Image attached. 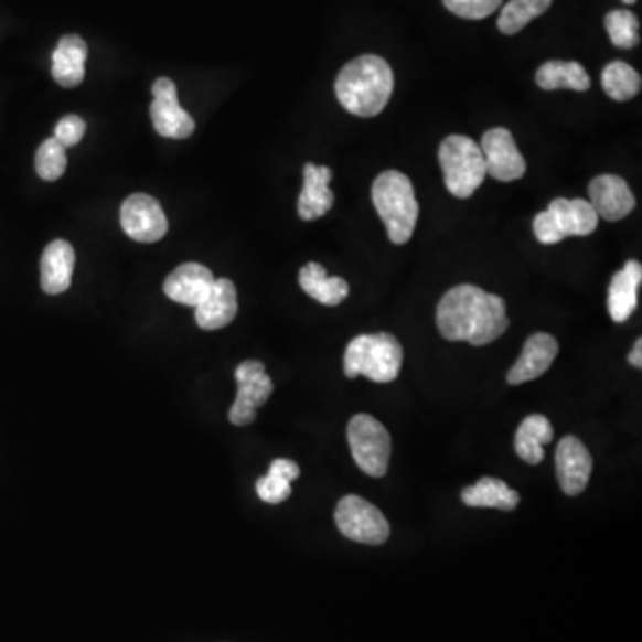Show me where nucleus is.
<instances>
[{
  "instance_id": "nucleus-1",
  "label": "nucleus",
  "mask_w": 642,
  "mask_h": 642,
  "mask_svg": "<svg viewBox=\"0 0 642 642\" xmlns=\"http://www.w3.org/2000/svg\"><path fill=\"white\" fill-rule=\"evenodd\" d=\"M436 321L442 338L484 346L499 340L509 327L507 308L499 295L479 286L461 285L441 298Z\"/></svg>"
},
{
  "instance_id": "nucleus-2",
  "label": "nucleus",
  "mask_w": 642,
  "mask_h": 642,
  "mask_svg": "<svg viewBox=\"0 0 642 642\" xmlns=\"http://www.w3.org/2000/svg\"><path fill=\"white\" fill-rule=\"evenodd\" d=\"M335 97L355 117L373 118L384 111L395 89V75L384 57L364 54L343 66L334 84Z\"/></svg>"
},
{
  "instance_id": "nucleus-3",
  "label": "nucleus",
  "mask_w": 642,
  "mask_h": 642,
  "mask_svg": "<svg viewBox=\"0 0 642 642\" xmlns=\"http://www.w3.org/2000/svg\"><path fill=\"white\" fill-rule=\"evenodd\" d=\"M372 199L378 216L386 225L389 239L395 245H405L409 242L415 234L419 214L410 179L398 170L381 173L373 182Z\"/></svg>"
},
{
  "instance_id": "nucleus-4",
  "label": "nucleus",
  "mask_w": 642,
  "mask_h": 642,
  "mask_svg": "<svg viewBox=\"0 0 642 642\" xmlns=\"http://www.w3.org/2000/svg\"><path fill=\"white\" fill-rule=\"evenodd\" d=\"M404 363V349L395 335L387 332L357 335L345 352V375L370 378L377 384L396 381Z\"/></svg>"
},
{
  "instance_id": "nucleus-5",
  "label": "nucleus",
  "mask_w": 642,
  "mask_h": 642,
  "mask_svg": "<svg viewBox=\"0 0 642 642\" xmlns=\"http://www.w3.org/2000/svg\"><path fill=\"white\" fill-rule=\"evenodd\" d=\"M439 164L445 186L457 199H470L488 175L480 145L468 136L445 138L439 147Z\"/></svg>"
},
{
  "instance_id": "nucleus-6",
  "label": "nucleus",
  "mask_w": 642,
  "mask_h": 642,
  "mask_svg": "<svg viewBox=\"0 0 642 642\" xmlns=\"http://www.w3.org/2000/svg\"><path fill=\"white\" fill-rule=\"evenodd\" d=\"M598 214L584 199H555L534 220V234L543 245H555L571 236H589L598 227Z\"/></svg>"
},
{
  "instance_id": "nucleus-7",
  "label": "nucleus",
  "mask_w": 642,
  "mask_h": 642,
  "mask_svg": "<svg viewBox=\"0 0 642 642\" xmlns=\"http://www.w3.org/2000/svg\"><path fill=\"white\" fill-rule=\"evenodd\" d=\"M346 438L359 470L375 479L386 475L392 457V436L378 419L355 415L350 419Z\"/></svg>"
},
{
  "instance_id": "nucleus-8",
  "label": "nucleus",
  "mask_w": 642,
  "mask_h": 642,
  "mask_svg": "<svg viewBox=\"0 0 642 642\" xmlns=\"http://www.w3.org/2000/svg\"><path fill=\"white\" fill-rule=\"evenodd\" d=\"M334 520L341 534L361 545H384L392 532L386 516L368 500L355 494H349L340 500Z\"/></svg>"
},
{
  "instance_id": "nucleus-9",
  "label": "nucleus",
  "mask_w": 642,
  "mask_h": 642,
  "mask_svg": "<svg viewBox=\"0 0 642 642\" xmlns=\"http://www.w3.org/2000/svg\"><path fill=\"white\" fill-rule=\"evenodd\" d=\"M238 395L228 410V419L236 427H247L256 421L257 409L266 404L274 393V382L266 373L261 361H245L236 368Z\"/></svg>"
},
{
  "instance_id": "nucleus-10",
  "label": "nucleus",
  "mask_w": 642,
  "mask_h": 642,
  "mask_svg": "<svg viewBox=\"0 0 642 642\" xmlns=\"http://www.w3.org/2000/svg\"><path fill=\"white\" fill-rule=\"evenodd\" d=\"M154 103L150 106V118L156 132L170 140H186L195 132V120L182 109L178 98V86L172 79L161 77L152 86Z\"/></svg>"
},
{
  "instance_id": "nucleus-11",
  "label": "nucleus",
  "mask_w": 642,
  "mask_h": 642,
  "mask_svg": "<svg viewBox=\"0 0 642 642\" xmlns=\"http://www.w3.org/2000/svg\"><path fill=\"white\" fill-rule=\"evenodd\" d=\"M121 227L129 238L138 243H156L168 233L163 207L154 196L136 193L126 199L120 210Z\"/></svg>"
},
{
  "instance_id": "nucleus-12",
  "label": "nucleus",
  "mask_w": 642,
  "mask_h": 642,
  "mask_svg": "<svg viewBox=\"0 0 642 642\" xmlns=\"http://www.w3.org/2000/svg\"><path fill=\"white\" fill-rule=\"evenodd\" d=\"M480 150L484 154L485 170L500 182L522 179L526 172L525 158L517 149L514 136L503 127H496L482 136Z\"/></svg>"
},
{
  "instance_id": "nucleus-13",
  "label": "nucleus",
  "mask_w": 642,
  "mask_h": 642,
  "mask_svg": "<svg viewBox=\"0 0 642 642\" xmlns=\"http://www.w3.org/2000/svg\"><path fill=\"white\" fill-rule=\"evenodd\" d=\"M555 468L560 489L568 496H578L586 491L592 473V457L578 438H564L555 452Z\"/></svg>"
},
{
  "instance_id": "nucleus-14",
  "label": "nucleus",
  "mask_w": 642,
  "mask_h": 642,
  "mask_svg": "<svg viewBox=\"0 0 642 642\" xmlns=\"http://www.w3.org/2000/svg\"><path fill=\"white\" fill-rule=\"evenodd\" d=\"M589 204L598 214V218L607 222H619L627 218L635 210V196L624 179L612 173L598 175L589 184Z\"/></svg>"
},
{
  "instance_id": "nucleus-15",
  "label": "nucleus",
  "mask_w": 642,
  "mask_h": 642,
  "mask_svg": "<svg viewBox=\"0 0 642 642\" xmlns=\"http://www.w3.org/2000/svg\"><path fill=\"white\" fill-rule=\"evenodd\" d=\"M557 354H559V343L554 335L546 334V332H535L526 340L522 355L507 373L509 384L520 386V384L535 381L541 375H545L549 366L554 364Z\"/></svg>"
},
{
  "instance_id": "nucleus-16",
  "label": "nucleus",
  "mask_w": 642,
  "mask_h": 642,
  "mask_svg": "<svg viewBox=\"0 0 642 642\" xmlns=\"http://www.w3.org/2000/svg\"><path fill=\"white\" fill-rule=\"evenodd\" d=\"M210 268L199 263H184L164 280V295L173 302L196 308L207 297L214 285Z\"/></svg>"
},
{
  "instance_id": "nucleus-17",
  "label": "nucleus",
  "mask_w": 642,
  "mask_h": 642,
  "mask_svg": "<svg viewBox=\"0 0 642 642\" xmlns=\"http://www.w3.org/2000/svg\"><path fill=\"white\" fill-rule=\"evenodd\" d=\"M195 320L204 331H218L238 314V291L228 279L214 280L207 297L196 306Z\"/></svg>"
},
{
  "instance_id": "nucleus-18",
  "label": "nucleus",
  "mask_w": 642,
  "mask_h": 642,
  "mask_svg": "<svg viewBox=\"0 0 642 642\" xmlns=\"http://www.w3.org/2000/svg\"><path fill=\"white\" fill-rule=\"evenodd\" d=\"M332 170L329 167H317L308 163L303 167V188L298 199V214L306 222L325 216L334 205V193L331 184Z\"/></svg>"
},
{
  "instance_id": "nucleus-19",
  "label": "nucleus",
  "mask_w": 642,
  "mask_h": 642,
  "mask_svg": "<svg viewBox=\"0 0 642 642\" xmlns=\"http://www.w3.org/2000/svg\"><path fill=\"white\" fill-rule=\"evenodd\" d=\"M88 47L77 34L63 36L52 54V77L63 88L79 86L86 75Z\"/></svg>"
},
{
  "instance_id": "nucleus-20",
  "label": "nucleus",
  "mask_w": 642,
  "mask_h": 642,
  "mask_svg": "<svg viewBox=\"0 0 642 642\" xmlns=\"http://www.w3.org/2000/svg\"><path fill=\"white\" fill-rule=\"evenodd\" d=\"M75 252L71 243L56 239L42 256V289L47 295L65 293L74 275Z\"/></svg>"
},
{
  "instance_id": "nucleus-21",
  "label": "nucleus",
  "mask_w": 642,
  "mask_h": 642,
  "mask_svg": "<svg viewBox=\"0 0 642 642\" xmlns=\"http://www.w3.org/2000/svg\"><path fill=\"white\" fill-rule=\"evenodd\" d=\"M642 282V266L629 261L612 277L609 286V314L616 323H624L638 309V293Z\"/></svg>"
},
{
  "instance_id": "nucleus-22",
  "label": "nucleus",
  "mask_w": 642,
  "mask_h": 642,
  "mask_svg": "<svg viewBox=\"0 0 642 642\" xmlns=\"http://www.w3.org/2000/svg\"><path fill=\"white\" fill-rule=\"evenodd\" d=\"M298 282L309 297L314 298L323 306H329V308L340 306L350 293V286L345 279L329 277L325 268L318 263H309V265L303 266Z\"/></svg>"
},
{
  "instance_id": "nucleus-23",
  "label": "nucleus",
  "mask_w": 642,
  "mask_h": 642,
  "mask_svg": "<svg viewBox=\"0 0 642 642\" xmlns=\"http://www.w3.org/2000/svg\"><path fill=\"white\" fill-rule=\"evenodd\" d=\"M554 439V427L543 415H531L517 428L514 448L526 464H539L545 459V445Z\"/></svg>"
},
{
  "instance_id": "nucleus-24",
  "label": "nucleus",
  "mask_w": 642,
  "mask_h": 642,
  "mask_svg": "<svg viewBox=\"0 0 642 642\" xmlns=\"http://www.w3.org/2000/svg\"><path fill=\"white\" fill-rule=\"evenodd\" d=\"M535 83L546 92L555 89L587 92L591 88L589 74L577 61H548L535 74Z\"/></svg>"
},
{
  "instance_id": "nucleus-25",
  "label": "nucleus",
  "mask_w": 642,
  "mask_h": 642,
  "mask_svg": "<svg viewBox=\"0 0 642 642\" xmlns=\"http://www.w3.org/2000/svg\"><path fill=\"white\" fill-rule=\"evenodd\" d=\"M461 496L468 507H491L500 511H514L522 500L517 491L493 477H484L477 484L466 488Z\"/></svg>"
},
{
  "instance_id": "nucleus-26",
  "label": "nucleus",
  "mask_w": 642,
  "mask_h": 642,
  "mask_svg": "<svg viewBox=\"0 0 642 642\" xmlns=\"http://www.w3.org/2000/svg\"><path fill=\"white\" fill-rule=\"evenodd\" d=\"M601 86L603 92L609 95L612 100L618 103H627L630 98L639 95L642 88L641 74L635 72V68L624 63V61H612L603 68L601 74Z\"/></svg>"
},
{
  "instance_id": "nucleus-27",
  "label": "nucleus",
  "mask_w": 642,
  "mask_h": 642,
  "mask_svg": "<svg viewBox=\"0 0 642 642\" xmlns=\"http://www.w3.org/2000/svg\"><path fill=\"white\" fill-rule=\"evenodd\" d=\"M554 0H511L500 13L499 29L512 36L526 28L528 22L549 10Z\"/></svg>"
},
{
  "instance_id": "nucleus-28",
  "label": "nucleus",
  "mask_w": 642,
  "mask_h": 642,
  "mask_svg": "<svg viewBox=\"0 0 642 642\" xmlns=\"http://www.w3.org/2000/svg\"><path fill=\"white\" fill-rule=\"evenodd\" d=\"M36 172L43 181L54 182L65 173L66 149L56 138H49L40 145L34 159Z\"/></svg>"
},
{
  "instance_id": "nucleus-29",
  "label": "nucleus",
  "mask_w": 642,
  "mask_h": 642,
  "mask_svg": "<svg viewBox=\"0 0 642 642\" xmlns=\"http://www.w3.org/2000/svg\"><path fill=\"white\" fill-rule=\"evenodd\" d=\"M606 29L618 49H632L639 43V20L632 11H610L606 17Z\"/></svg>"
},
{
  "instance_id": "nucleus-30",
  "label": "nucleus",
  "mask_w": 642,
  "mask_h": 642,
  "mask_svg": "<svg viewBox=\"0 0 642 642\" xmlns=\"http://www.w3.org/2000/svg\"><path fill=\"white\" fill-rule=\"evenodd\" d=\"M447 10L466 20L488 19L499 10L502 0H442Z\"/></svg>"
},
{
  "instance_id": "nucleus-31",
  "label": "nucleus",
  "mask_w": 642,
  "mask_h": 642,
  "mask_svg": "<svg viewBox=\"0 0 642 642\" xmlns=\"http://www.w3.org/2000/svg\"><path fill=\"white\" fill-rule=\"evenodd\" d=\"M257 496L266 503H282L291 496V484L279 477L268 473L266 477L257 480Z\"/></svg>"
},
{
  "instance_id": "nucleus-32",
  "label": "nucleus",
  "mask_w": 642,
  "mask_h": 642,
  "mask_svg": "<svg viewBox=\"0 0 642 642\" xmlns=\"http://www.w3.org/2000/svg\"><path fill=\"white\" fill-rule=\"evenodd\" d=\"M84 132H86V124H84L83 118L77 117V115H68V117L61 118L60 124L56 126V138L65 149L68 147H75L84 138Z\"/></svg>"
},
{
  "instance_id": "nucleus-33",
  "label": "nucleus",
  "mask_w": 642,
  "mask_h": 642,
  "mask_svg": "<svg viewBox=\"0 0 642 642\" xmlns=\"http://www.w3.org/2000/svg\"><path fill=\"white\" fill-rule=\"evenodd\" d=\"M271 475L279 477V479L286 480V482H293L300 477V468H298L297 462L289 461V459H275L270 464Z\"/></svg>"
},
{
  "instance_id": "nucleus-34",
  "label": "nucleus",
  "mask_w": 642,
  "mask_h": 642,
  "mask_svg": "<svg viewBox=\"0 0 642 642\" xmlns=\"http://www.w3.org/2000/svg\"><path fill=\"white\" fill-rule=\"evenodd\" d=\"M629 363L635 368H642V341H635L632 352H630Z\"/></svg>"
},
{
  "instance_id": "nucleus-35",
  "label": "nucleus",
  "mask_w": 642,
  "mask_h": 642,
  "mask_svg": "<svg viewBox=\"0 0 642 642\" xmlns=\"http://www.w3.org/2000/svg\"><path fill=\"white\" fill-rule=\"evenodd\" d=\"M624 4H635L638 0H623Z\"/></svg>"
}]
</instances>
